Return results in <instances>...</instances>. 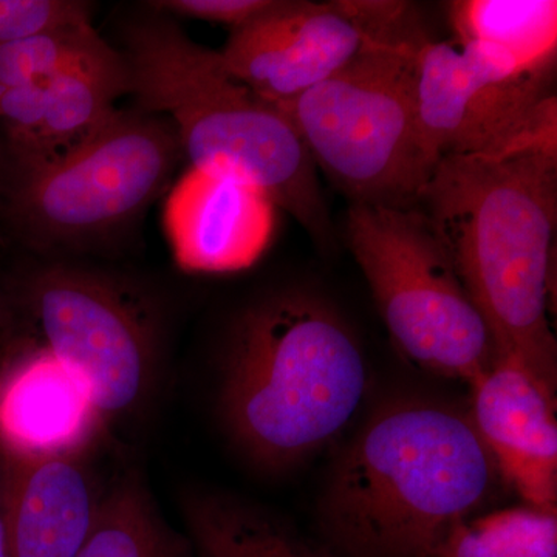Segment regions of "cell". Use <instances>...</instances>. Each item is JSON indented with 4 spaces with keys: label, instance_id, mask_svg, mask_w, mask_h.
Segmentation results:
<instances>
[{
    "label": "cell",
    "instance_id": "7a4b0ae2",
    "mask_svg": "<svg viewBox=\"0 0 557 557\" xmlns=\"http://www.w3.org/2000/svg\"><path fill=\"white\" fill-rule=\"evenodd\" d=\"M417 208L448 248L497 359H515L556 394L557 153L445 157Z\"/></svg>",
    "mask_w": 557,
    "mask_h": 557
},
{
    "label": "cell",
    "instance_id": "2e32d148",
    "mask_svg": "<svg viewBox=\"0 0 557 557\" xmlns=\"http://www.w3.org/2000/svg\"><path fill=\"white\" fill-rule=\"evenodd\" d=\"M183 518L197 557H335L267 509L226 494H189Z\"/></svg>",
    "mask_w": 557,
    "mask_h": 557
},
{
    "label": "cell",
    "instance_id": "ac0fdd59",
    "mask_svg": "<svg viewBox=\"0 0 557 557\" xmlns=\"http://www.w3.org/2000/svg\"><path fill=\"white\" fill-rule=\"evenodd\" d=\"M76 557H197L188 537L161 518L137 474L104 491L89 537Z\"/></svg>",
    "mask_w": 557,
    "mask_h": 557
},
{
    "label": "cell",
    "instance_id": "44dd1931",
    "mask_svg": "<svg viewBox=\"0 0 557 557\" xmlns=\"http://www.w3.org/2000/svg\"><path fill=\"white\" fill-rule=\"evenodd\" d=\"M90 22L89 3L76 0H0V46Z\"/></svg>",
    "mask_w": 557,
    "mask_h": 557
},
{
    "label": "cell",
    "instance_id": "8fae6325",
    "mask_svg": "<svg viewBox=\"0 0 557 557\" xmlns=\"http://www.w3.org/2000/svg\"><path fill=\"white\" fill-rule=\"evenodd\" d=\"M471 386L468 416L498 475L527 505L556 509V394L515 359L500 358Z\"/></svg>",
    "mask_w": 557,
    "mask_h": 557
},
{
    "label": "cell",
    "instance_id": "5b68a950",
    "mask_svg": "<svg viewBox=\"0 0 557 557\" xmlns=\"http://www.w3.org/2000/svg\"><path fill=\"white\" fill-rule=\"evenodd\" d=\"M364 44L335 75L273 104L317 170L350 203L417 208L434 168L418 127V53L429 39L416 5L348 0Z\"/></svg>",
    "mask_w": 557,
    "mask_h": 557
},
{
    "label": "cell",
    "instance_id": "3957f363",
    "mask_svg": "<svg viewBox=\"0 0 557 557\" xmlns=\"http://www.w3.org/2000/svg\"><path fill=\"white\" fill-rule=\"evenodd\" d=\"M368 386V362L344 319L317 296L281 293L231 329L219 412L249 460L281 471L338 437Z\"/></svg>",
    "mask_w": 557,
    "mask_h": 557
},
{
    "label": "cell",
    "instance_id": "9c48e42d",
    "mask_svg": "<svg viewBox=\"0 0 557 557\" xmlns=\"http://www.w3.org/2000/svg\"><path fill=\"white\" fill-rule=\"evenodd\" d=\"M28 293L42 346L86 388L106 421L148 401L159 339L137 296L102 274L65 265L40 271Z\"/></svg>",
    "mask_w": 557,
    "mask_h": 557
},
{
    "label": "cell",
    "instance_id": "d6986e66",
    "mask_svg": "<svg viewBox=\"0 0 557 557\" xmlns=\"http://www.w3.org/2000/svg\"><path fill=\"white\" fill-rule=\"evenodd\" d=\"M432 557H557L556 509L523 505L450 528Z\"/></svg>",
    "mask_w": 557,
    "mask_h": 557
},
{
    "label": "cell",
    "instance_id": "277c9868",
    "mask_svg": "<svg viewBox=\"0 0 557 557\" xmlns=\"http://www.w3.org/2000/svg\"><path fill=\"white\" fill-rule=\"evenodd\" d=\"M121 57L127 95L137 109L170 121L190 168L255 186L319 247L335 244L309 150L273 104L231 75L219 51L194 42L175 22L150 17L127 28Z\"/></svg>",
    "mask_w": 557,
    "mask_h": 557
},
{
    "label": "cell",
    "instance_id": "603a6c76",
    "mask_svg": "<svg viewBox=\"0 0 557 557\" xmlns=\"http://www.w3.org/2000/svg\"><path fill=\"white\" fill-rule=\"evenodd\" d=\"M0 557H9V549H7L5 525H3L2 497H0Z\"/></svg>",
    "mask_w": 557,
    "mask_h": 557
},
{
    "label": "cell",
    "instance_id": "9a60e30c",
    "mask_svg": "<svg viewBox=\"0 0 557 557\" xmlns=\"http://www.w3.org/2000/svg\"><path fill=\"white\" fill-rule=\"evenodd\" d=\"M121 95H127L121 51L112 60L47 79L38 124L11 139L17 170L53 163L89 141L115 115Z\"/></svg>",
    "mask_w": 557,
    "mask_h": 557
},
{
    "label": "cell",
    "instance_id": "5bb4252c",
    "mask_svg": "<svg viewBox=\"0 0 557 557\" xmlns=\"http://www.w3.org/2000/svg\"><path fill=\"white\" fill-rule=\"evenodd\" d=\"M106 423L86 388L46 347L0 368V453L87 456Z\"/></svg>",
    "mask_w": 557,
    "mask_h": 557
},
{
    "label": "cell",
    "instance_id": "7c38bea8",
    "mask_svg": "<svg viewBox=\"0 0 557 557\" xmlns=\"http://www.w3.org/2000/svg\"><path fill=\"white\" fill-rule=\"evenodd\" d=\"M274 211L255 186L190 168L168 196L164 226L182 269L231 273L251 267L269 247Z\"/></svg>",
    "mask_w": 557,
    "mask_h": 557
},
{
    "label": "cell",
    "instance_id": "30bf717a",
    "mask_svg": "<svg viewBox=\"0 0 557 557\" xmlns=\"http://www.w3.org/2000/svg\"><path fill=\"white\" fill-rule=\"evenodd\" d=\"M364 44L347 0H273L231 30L223 65L270 104L295 100L343 69Z\"/></svg>",
    "mask_w": 557,
    "mask_h": 557
},
{
    "label": "cell",
    "instance_id": "8992f818",
    "mask_svg": "<svg viewBox=\"0 0 557 557\" xmlns=\"http://www.w3.org/2000/svg\"><path fill=\"white\" fill-rule=\"evenodd\" d=\"M347 242L412 364L469 384L497 361L490 329L423 211L350 203Z\"/></svg>",
    "mask_w": 557,
    "mask_h": 557
},
{
    "label": "cell",
    "instance_id": "52a82bcc",
    "mask_svg": "<svg viewBox=\"0 0 557 557\" xmlns=\"http://www.w3.org/2000/svg\"><path fill=\"white\" fill-rule=\"evenodd\" d=\"M182 156L170 121L139 109L116 110L69 156L16 170L11 214L36 247L90 244L156 200Z\"/></svg>",
    "mask_w": 557,
    "mask_h": 557
},
{
    "label": "cell",
    "instance_id": "e0dca14e",
    "mask_svg": "<svg viewBox=\"0 0 557 557\" xmlns=\"http://www.w3.org/2000/svg\"><path fill=\"white\" fill-rule=\"evenodd\" d=\"M456 39L502 51L527 69H556L555 0H460L449 7Z\"/></svg>",
    "mask_w": 557,
    "mask_h": 557
},
{
    "label": "cell",
    "instance_id": "4fadbf2b",
    "mask_svg": "<svg viewBox=\"0 0 557 557\" xmlns=\"http://www.w3.org/2000/svg\"><path fill=\"white\" fill-rule=\"evenodd\" d=\"M87 456L0 453V497L9 557H76L102 493Z\"/></svg>",
    "mask_w": 557,
    "mask_h": 557
},
{
    "label": "cell",
    "instance_id": "ba28073f",
    "mask_svg": "<svg viewBox=\"0 0 557 557\" xmlns=\"http://www.w3.org/2000/svg\"><path fill=\"white\" fill-rule=\"evenodd\" d=\"M555 69L456 38H429L418 53L417 109L431 166L450 156L557 153Z\"/></svg>",
    "mask_w": 557,
    "mask_h": 557
},
{
    "label": "cell",
    "instance_id": "6da1fadb",
    "mask_svg": "<svg viewBox=\"0 0 557 557\" xmlns=\"http://www.w3.org/2000/svg\"><path fill=\"white\" fill-rule=\"evenodd\" d=\"M498 478L468 412L426 397L391 399L333 463L319 530L343 557H432Z\"/></svg>",
    "mask_w": 557,
    "mask_h": 557
},
{
    "label": "cell",
    "instance_id": "7402d4cb",
    "mask_svg": "<svg viewBox=\"0 0 557 557\" xmlns=\"http://www.w3.org/2000/svg\"><path fill=\"white\" fill-rule=\"evenodd\" d=\"M273 0H161L153 9L194 17V20L230 25L231 30L255 20Z\"/></svg>",
    "mask_w": 557,
    "mask_h": 557
},
{
    "label": "cell",
    "instance_id": "ffe728a7",
    "mask_svg": "<svg viewBox=\"0 0 557 557\" xmlns=\"http://www.w3.org/2000/svg\"><path fill=\"white\" fill-rule=\"evenodd\" d=\"M110 47L91 22L0 46V90L47 81L69 70L112 60Z\"/></svg>",
    "mask_w": 557,
    "mask_h": 557
}]
</instances>
